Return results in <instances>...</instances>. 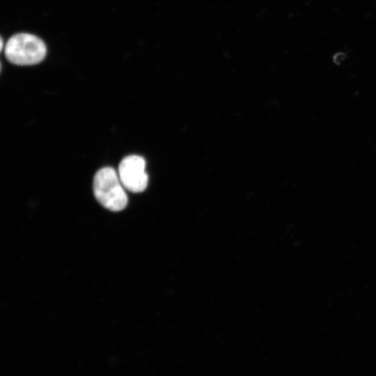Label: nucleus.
<instances>
[{"label":"nucleus","instance_id":"nucleus-2","mask_svg":"<svg viewBox=\"0 0 376 376\" xmlns=\"http://www.w3.org/2000/svg\"><path fill=\"white\" fill-rule=\"evenodd\" d=\"M47 47L36 36L19 33L11 36L5 47V56L11 63L31 65L40 63L45 57Z\"/></svg>","mask_w":376,"mask_h":376},{"label":"nucleus","instance_id":"nucleus-3","mask_svg":"<svg viewBox=\"0 0 376 376\" xmlns=\"http://www.w3.org/2000/svg\"><path fill=\"white\" fill-rule=\"evenodd\" d=\"M146 161L139 155L124 157L118 166L120 180L127 190L139 193L147 187L148 177L145 171Z\"/></svg>","mask_w":376,"mask_h":376},{"label":"nucleus","instance_id":"nucleus-4","mask_svg":"<svg viewBox=\"0 0 376 376\" xmlns=\"http://www.w3.org/2000/svg\"><path fill=\"white\" fill-rule=\"evenodd\" d=\"M3 39L1 38V50H2V49H3Z\"/></svg>","mask_w":376,"mask_h":376},{"label":"nucleus","instance_id":"nucleus-1","mask_svg":"<svg viewBox=\"0 0 376 376\" xmlns=\"http://www.w3.org/2000/svg\"><path fill=\"white\" fill-rule=\"evenodd\" d=\"M93 189L97 201L109 210L121 211L127 204L125 188L118 174L111 167H104L96 172Z\"/></svg>","mask_w":376,"mask_h":376}]
</instances>
